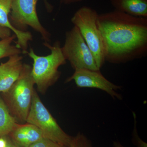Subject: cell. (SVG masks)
Returning <instances> with one entry per match:
<instances>
[{"instance_id":"7402d4cb","label":"cell","mask_w":147,"mask_h":147,"mask_svg":"<svg viewBox=\"0 0 147 147\" xmlns=\"http://www.w3.org/2000/svg\"><path fill=\"white\" fill-rule=\"evenodd\" d=\"M113 146L114 147H124L119 141H116L113 142Z\"/></svg>"},{"instance_id":"4fadbf2b","label":"cell","mask_w":147,"mask_h":147,"mask_svg":"<svg viewBox=\"0 0 147 147\" xmlns=\"http://www.w3.org/2000/svg\"><path fill=\"white\" fill-rule=\"evenodd\" d=\"M18 123L0 97V138L9 135Z\"/></svg>"},{"instance_id":"44dd1931","label":"cell","mask_w":147,"mask_h":147,"mask_svg":"<svg viewBox=\"0 0 147 147\" xmlns=\"http://www.w3.org/2000/svg\"><path fill=\"white\" fill-rule=\"evenodd\" d=\"M7 147H18L13 144V142L11 141L8 136H7Z\"/></svg>"},{"instance_id":"277c9868","label":"cell","mask_w":147,"mask_h":147,"mask_svg":"<svg viewBox=\"0 0 147 147\" xmlns=\"http://www.w3.org/2000/svg\"><path fill=\"white\" fill-rule=\"evenodd\" d=\"M98 16L94 9L84 6L76 11L71 18V22L79 29L100 69L105 62V47L98 27Z\"/></svg>"},{"instance_id":"3957f363","label":"cell","mask_w":147,"mask_h":147,"mask_svg":"<svg viewBox=\"0 0 147 147\" xmlns=\"http://www.w3.org/2000/svg\"><path fill=\"white\" fill-rule=\"evenodd\" d=\"M32 68L29 65L24 64L18 80L8 91L3 93V99L11 114L21 124L26 122L35 90Z\"/></svg>"},{"instance_id":"e0dca14e","label":"cell","mask_w":147,"mask_h":147,"mask_svg":"<svg viewBox=\"0 0 147 147\" xmlns=\"http://www.w3.org/2000/svg\"><path fill=\"white\" fill-rule=\"evenodd\" d=\"M28 147H67L53 142L50 139L43 138Z\"/></svg>"},{"instance_id":"7c38bea8","label":"cell","mask_w":147,"mask_h":147,"mask_svg":"<svg viewBox=\"0 0 147 147\" xmlns=\"http://www.w3.org/2000/svg\"><path fill=\"white\" fill-rule=\"evenodd\" d=\"M115 10L147 18V0H110Z\"/></svg>"},{"instance_id":"9a60e30c","label":"cell","mask_w":147,"mask_h":147,"mask_svg":"<svg viewBox=\"0 0 147 147\" xmlns=\"http://www.w3.org/2000/svg\"><path fill=\"white\" fill-rule=\"evenodd\" d=\"M69 147H93L91 140L83 133L79 132L72 137Z\"/></svg>"},{"instance_id":"8fae6325","label":"cell","mask_w":147,"mask_h":147,"mask_svg":"<svg viewBox=\"0 0 147 147\" xmlns=\"http://www.w3.org/2000/svg\"><path fill=\"white\" fill-rule=\"evenodd\" d=\"M12 0H0V26L7 28L14 33L17 40L16 46L22 50L23 53H27L28 43L32 40L31 33L16 29L11 25L9 19V14L11 10Z\"/></svg>"},{"instance_id":"ac0fdd59","label":"cell","mask_w":147,"mask_h":147,"mask_svg":"<svg viewBox=\"0 0 147 147\" xmlns=\"http://www.w3.org/2000/svg\"><path fill=\"white\" fill-rule=\"evenodd\" d=\"M11 30L7 28L0 26V38L3 39L10 36Z\"/></svg>"},{"instance_id":"5b68a950","label":"cell","mask_w":147,"mask_h":147,"mask_svg":"<svg viewBox=\"0 0 147 147\" xmlns=\"http://www.w3.org/2000/svg\"><path fill=\"white\" fill-rule=\"evenodd\" d=\"M26 122L39 129L44 138L67 147L70 146L72 137L61 128L42 103L35 90Z\"/></svg>"},{"instance_id":"ba28073f","label":"cell","mask_w":147,"mask_h":147,"mask_svg":"<svg viewBox=\"0 0 147 147\" xmlns=\"http://www.w3.org/2000/svg\"><path fill=\"white\" fill-rule=\"evenodd\" d=\"M72 81H74L78 88L97 89L105 92L113 99H123L122 96L118 92L122 87L109 81L102 75L100 70L75 69L74 73L67 79L65 82Z\"/></svg>"},{"instance_id":"6da1fadb","label":"cell","mask_w":147,"mask_h":147,"mask_svg":"<svg viewBox=\"0 0 147 147\" xmlns=\"http://www.w3.org/2000/svg\"><path fill=\"white\" fill-rule=\"evenodd\" d=\"M97 25L105 47V62L119 64L147 53V18L114 10L98 14Z\"/></svg>"},{"instance_id":"ffe728a7","label":"cell","mask_w":147,"mask_h":147,"mask_svg":"<svg viewBox=\"0 0 147 147\" xmlns=\"http://www.w3.org/2000/svg\"><path fill=\"white\" fill-rule=\"evenodd\" d=\"M7 136L0 138V147H7Z\"/></svg>"},{"instance_id":"30bf717a","label":"cell","mask_w":147,"mask_h":147,"mask_svg":"<svg viewBox=\"0 0 147 147\" xmlns=\"http://www.w3.org/2000/svg\"><path fill=\"white\" fill-rule=\"evenodd\" d=\"M8 136L18 147H28L44 138L39 129L27 123L16 124Z\"/></svg>"},{"instance_id":"52a82bcc","label":"cell","mask_w":147,"mask_h":147,"mask_svg":"<svg viewBox=\"0 0 147 147\" xmlns=\"http://www.w3.org/2000/svg\"><path fill=\"white\" fill-rule=\"evenodd\" d=\"M38 0H12L11 20L14 28L23 31L28 26L32 27L42 36L46 42L50 40V33L40 22L36 7Z\"/></svg>"},{"instance_id":"d6986e66","label":"cell","mask_w":147,"mask_h":147,"mask_svg":"<svg viewBox=\"0 0 147 147\" xmlns=\"http://www.w3.org/2000/svg\"><path fill=\"white\" fill-rule=\"evenodd\" d=\"M61 3L68 5L71 3H75L83 1L84 0H60Z\"/></svg>"},{"instance_id":"7a4b0ae2","label":"cell","mask_w":147,"mask_h":147,"mask_svg":"<svg viewBox=\"0 0 147 147\" xmlns=\"http://www.w3.org/2000/svg\"><path fill=\"white\" fill-rule=\"evenodd\" d=\"M43 45L51 50L50 55L43 57L38 56L32 48L28 53L34 62L31 71L33 79L38 90L42 94L57 82L61 76V72L58 69L66 63L59 41L55 42L53 45L48 42Z\"/></svg>"},{"instance_id":"9c48e42d","label":"cell","mask_w":147,"mask_h":147,"mask_svg":"<svg viewBox=\"0 0 147 147\" xmlns=\"http://www.w3.org/2000/svg\"><path fill=\"white\" fill-rule=\"evenodd\" d=\"M23 57L19 55L9 57L0 64V92H6L18 80L23 69Z\"/></svg>"},{"instance_id":"2e32d148","label":"cell","mask_w":147,"mask_h":147,"mask_svg":"<svg viewBox=\"0 0 147 147\" xmlns=\"http://www.w3.org/2000/svg\"><path fill=\"white\" fill-rule=\"evenodd\" d=\"M134 119V126L132 133V143L136 147H147V144L141 139L138 135L137 129V117L134 112H132Z\"/></svg>"},{"instance_id":"5bb4252c","label":"cell","mask_w":147,"mask_h":147,"mask_svg":"<svg viewBox=\"0 0 147 147\" xmlns=\"http://www.w3.org/2000/svg\"><path fill=\"white\" fill-rule=\"evenodd\" d=\"M15 34L3 38L0 40V59L2 58L20 55L21 50L16 45H11L13 40L16 38Z\"/></svg>"},{"instance_id":"8992f818","label":"cell","mask_w":147,"mask_h":147,"mask_svg":"<svg viewBox=\"0 0 147 147\" xmlns=\"http://www.w3.org/2000/svg\"><path fill=\"white\" fill-rule=\"evenodd\" d=\"M61 50L66 60L70 63L74 70H100L79 29L75 26L66 32L65 42Z\"/></svg>"}]
</instances>
